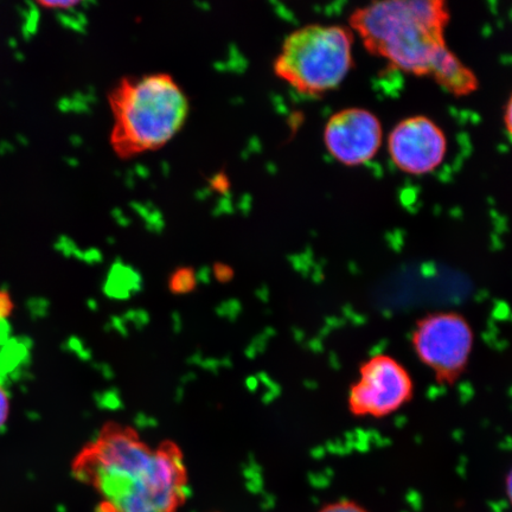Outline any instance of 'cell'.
<instances>
[{
	"label": "cell",
	"mask_w": 512,
	"mask_h": 512,
	"mask_svg": "<svg viewBox=\"0 0 512 512\" xmlns=\"http://www.w3.org/2000/svg\"><path fill=\"white\" fill-rule=\"evenodd\" d=\"M447 5L439 0L374 2L354 11L352 30L369 53L415 76H431L453 95L476 91V75L447 48Z\"/></svg>",
	"instance_id": "cell-1"
},
{
	"label": "cell",
	"mask_w": 512,
	"mask_h": 512,
	"mask_svg": "<svg viewBox=\"0 0 512 512\" xmlns=\"http://www.w3.org/2000/svg\"><path fill=\"white\" fill-rule=\"evenodd\" d=\"M108 102L114 118L111 144L115 155L123 159L168 144L189 113L187 96L168 74L121 79Z\"/></svg>",
	"instance_id": "cell-2"
},
{
	"label": "cell",
	"mask_w": 512,
	"mask_h": 512,
	"mask_svg": "<svg viewBox=\"0 0 512 512\" xmlns=\"http://www.w3.org/2000/svg\"><path fill=\"white\" fill-rule=\"evenodd\" d=\"M172 448L124 465H99L76 458L73 475L98 492V512H178L192 490L187 469L175 464Z\"/></svg>",
	"instance_id": "cell-3"
},
{
	"label": "cell",
	"mask_w": 512,
	"mask_h": 512,
	"mask_svg": "<svg viewBox=\"0 0 512 512\" xmlns=\"http://www.w3.org/2000/svg\"><path fill=\"white\" fill-rule=\"evenodd\" d=\"M354 37L338 25L311 24L284 42L274 64L275 74L297 92L322 95L347 78L354 61Z\"/></svg>",
	"instance_id": "cell-4"
},
{
	"label": "cell",
	"mask_w": 512,
	"mask_h": 512,
	"mask_svg": "<svg viewBox=\"0 0 512 512\" xmlns=\"http://www.w3.org/2000/svg\"><path fill=\"white\" fill-rule=\"evenodd\" d=\"M476 332L462 312H428L414 323L411 347L439 386L453 387L465 375L475 350Z\"/></svg>",
	"instance_id": "cell-5"
},
{
	"label": "cell",
	"mask_w": 512,
	"mask_h": 512,
	"mask_svg": "<svg viewBox=\"0 0 512 512\" xmlns=\"http://www.w3.org/2000/svg\"><path fill=\"white\" fill-rule=\"evenodd\" d=\"M415 383L405 364L389 354L364 360L348 390V409L354 418L382 420L399 412L414 398Z\"/></svg>",
	"instance_id": "cell-6"
},
{
	"label": "cell",
	"mask_w": 512,
	"mask_h": 512,
	"mask_svg": "<svg viewBox=\"0 0 512 512\" xmlns=\"http://www.w3.org/2000/svg\"><path fill=\"white\" fill-rule=\"evenodd\" d=\"M390 159L408 175L431 174L443 164L447 139L438 124L425 115H415L396 124L388 137Z\"/></svg>",
	"instance_id": "cell-7"
},
{
	"label": "cell",
	"mask_w": 512,
	"mask_h": 512,
	"mask_svg": "<svg viewBox=\"0 0 512 512\" xmlns=\"http://www.w3.org/2000/svg\"><path fill=\"white\" fill-rule=\"evenodd\" d=\"M383 128L379 118L364 108H345L332 115L324 130V143L337 162L360 166L379 152Z\"/></svg>",
	"instance_id": "cell-8"
},
{
	"label": "cell",
	"mask_w": 512,
	"mask_h": 512,
	"mask_svg": "<svg viewBox=\"0 0 512 512\" xmlns=\"http://www.w3.org/2000/svg\"><path fill=\"white\" fill-rule=\"evenodd\" d=\"M143 278L133 268L114 265L108 275L104 291L111 299L127 300L143 291Z\"/></svg>",
	"instance_id": "cell-9"
},
{
	"label": "cell",
	"mask_w": 512,
	"mask_h": 512,
	"mask_svg": "<svg viewBox=\"0 0 512 512\" xmlns=\"http://www.w3.org/2000/svg\"><path fill=\"white\" fill-rule=\"evenodd\" d=\"M197 285L195 272L190 268H179L170 278V290L175 294H188Z\"/></svg>",
	"instance_id": "cell-10"
},
{
	"label": "cell",
	"mask_w": 512,
	"mask_h": 512,
	"mask_svg": "<svg viewBox=\"0 0 512 512\" xmlns=\"http://www.w3.org/2000/svg\"><path fill=\"white\" fill-rule=\"evenodd\" d=\"M275 335H277V331H275L272 326H267L260 334L256 335L245 349V356L248 360L253 361L256 357L264 354L268 344H270L271 339L275 337Z\"/></svg>",
	"instance_id": "cell-11"
},
{
	"label": "cell",
	"mask_w": 512,
	"mask_h": 512,
	"mask_svg": "<svg viewBox=\"0 0 512 512\" xmlns=\"http://www.w3.org/2000/svg\"><path fill=\"white\" fill-rule=\"evenodd\" d=\"M243 307L239 299L230 298L216 306L217 316L227 319L229 323H235L242 315Z\"/></svg>",
	"instance_id": "cell-12"
},
{
	"label": "cell",
	"mask_w": 512,
	"mask_h": 512,
	"mask_svg": "<svg viewBox=\"0 0 512 512\" xmlns=\"http://www.w3.org/2000/svg\"><path fill=\"white\" fill-rule=\"evenodd\" d=\"M123 318L125 322L128 324H132L134 329L138 331H142L146 328L147 325L151 322L150 313L144 309H131L127 310Z\"/></svg>",
	"instance_id": "cell-13"
},
{
	"label": "cell",
	"mask_w": 512,
	"mask_h": 512,
	"mask_svg": "<svg viewBox=\"0 0 512 512\" xmlns=\"http://www.w3.org/2000/svg\"><path fill=\"white\" fill-rule=\"evenodd\" d=\"M319 512H369L363 505L350 499H339V501L324 505Z\"/></svg>",
	"instance_id": "cell-14"
},
{
	"label": "cell",
	"mask_w": 512,
	"mask_h": 512,
	"mask_svg": "<svg viewBox=\"0 0 512 512\" xmlns=\"http://www.w3.org/2000/svg\"><path fill=\"white\" fill-rule=\"evenodd\" d=\"M100 406L108 411H120L124 408V402L118 389H111L101 395Z\"/></svg>",
	"instance_id": "cell-15"
},
{
	"label": "cell",
	"mask_w": 512,
	"mask_h": 512,
	"mask_svg": "<svg viewBox=\"0 0 512 512\" xmlns=\"http://www.w3.org/2000/svg\"><path fill=\"white\" fill-rule=\"evenodd\" d=\"M11 412V400L8 390L0 384V430L6 425Z\"/></svg>",
	"instance_id": "cell-16"
},
{
	"label": "cell",
	"mask_w": 512,
	"mask_h": 512,
	"mask_svg": "<svg viewBox=\"0 0 512 512\" xmlns=\"http://www.w3.org/2000/svg\"><path fill=\"white\" fill-rule=\"evenodd\" d=\"M15 310V303L8 291L0 290V320L8 319Z\"/></svg>",
	"instance_id": "cell-17"
},
{
	"label": "cell",
	"mask_w": 512,
	"mask_h": 512,
	"mask_svg": "<svg viewBox=\"0 0 512 512\" xmlns=\"http://www.w3.org/2000/svg\"><path fill=\"white\" fill-rule=\"evenodd\" d=\"M134 427L139 431L150 430V428L158 427V420L155 416L147 415L146 413L139 412L133 418Z\"/></svg>",
	"instance_id": "cell-18"
},
{
	"label": "cell",
	"mask_w": 512,
	"mask_h": 512,
	"mask_svg": "<svg viewBox=\"0 0 512 512\" xmlns=\"http://www.w3.org/2000/svg\"><path fill=\"white\" fill-rule=\"evenodd\" d=\"M256 377H258L260 384L266 387L267 392L280 395L281 387L277 381L272 379L270 374H267L266 371H260V373L256 374Z\"/></svg>",
	"instance_id": "cell-19"
},
{
	"label": "cell",
	"mask_w": 512,
	"mask_h": 512,
	"mask_svg": "<svg viewBox=\"0 0 512 512\" xmlns=\"http://www.w3.org/2000/svg\"><path fill=\"white\" fill-rule=\"evenodd\" d=\"M214 277L221 283H228L234 277V271L227 265H216L213 271Z\"/></svg>",
	"instance_id": "cell-20"
},
{
	"label": "cell",
	"mask_w": 512,
	"mask_h": 512,
	"mask_svg": "<svg viewBox=\"0 0 512 512\" xmlns=\"http://www.w3.org/2000/svg\"><path fill=\"white\" fill-rule=\"evenodd\" d=\"M110 326L115 332H118L120 336L128 337V335H130V330H128V325L123 316L112 317Z\"/></svg>",
	"instance_id": "cell-21"
},
{
	"label": "cell",
	"mask_w": 512,
	"mask_h": 512,
	"mask_svg": "<svg viewBox=\"0 0 512 512\" xmlns=\"http://www.w3.org/2000/svg\"><path fill=\"white\" fill-rule=\"evenodd\" d=\"M203 370L209 371V373L214 375H219L220 369H222L221 361L219 358H206L201 363L200 366Z\"/></svg>",
	"instance_id": "cell-22"
},
{
	"label": "cell",
	"mask_w": 512,
	"mask_h": 512,
	"mask_svg": "<svg viewBox=\"0 0 512 512\" xmlns=\"http://www.w3.org/2000/svg\"><path fill=\"white\" fill-rule=\"evenodd\" d=\"M37 4L42 6V8L48 9V10H69L70 8H74V6L78 5L79 3H75V2H40Z\"/></svg>",
	"instance_id": "cell-23"
},
{
	"label": "cell",
	"mask_w": 512,
	"mask_h": 512,
	"mask_svg": "<svg viewBox=\"0 0 512 512\" xmlns=\"http://www.w3.org/2000/svg\"><path fill=\"white\" fill-rule=\"evenodd\" d=\"M171 329L174 331V334L179 335L183 331V317L181 312L172 311L171 312Z\"/></svg>",
	"instance_id": "cell-24"
},
{
	"label": "cell",
	"mask_w": 512,
	"mask_h": 512,
	"mask_svg": "<svg viewBox=\"0 0 512 512\" xmlns=\"http://www.w3.org/2000/svg\"><path fill=\"white\" fill-rule=\"evenodd\" d=\"M504 125L507 128V132L512 137V94L507 102V106H505L504 110Z\"/></svg>",
	"instance_id": "cell-25"
},
{
	"label": "cell",
	"mask_w": 512,
	"mask_h": 512,
	"mask_svg": "<svg viewBox=\"0 0 512 512\" xmlns=\"http://www.w3.org/2000/svg\"><path fill=\"white\" fill-rule=\"evenodd\" d=\"M195 275L197 284L209 285L213 272H211L210 268L204 267L200 271L195 272Z\"/></svg>",
	"instance_id": "cell-26"
},
{
	"label": "cell",
	"mask_w": 512,
	"mask_h": 512,
	"mask_svg": "<svg viewBox=\"0 0 512 512\" xmlns=\"http://www.w3.org/2000/svg\"><path fill=\"white\" fill-rule=\"evenodd\" d=\"M255 297L258 298L260 302L267 304L271 299L270 288L266 285L259 287L258 290L255 291Z\"/></svg>",
	"instance_id": "cell-27"
},
{
	"label": "cell",
	"mask_w": 512,
	"mask_h": 512,
	"mask_svg": "<svg viewBox=\"0 0 512 512\" xmlns=\"http://www.w3.org/2000/svg\"><path fill=\"white\" fill-rule=\"evenodd\" d=\"M245 386L249 393H256L259 390L260 382L256 375L248 376L245 380Z\"/></svg>",
	"instance_id": "cell-28"
},
{
	"label": "cell",
	"mask_w": 512,
	"mask_h": 512,
	"mask_svg": "<svg viewBox=\"0 0 512 512\" xmlns=\"http://www.w3.org/2000/svg\"><path fill=\"white\" fill-rule=\"evenodd\" d=\"M505 495H507L510 504L512 505V466L504 480Z\"/></svg>",
	"instance_id": "cell-29"
},
{
	"label": "cell",
	"mask_w": 512,
	"mask_h": 512,
	"mask_svg": "<svg viewBox=\"0 0 512 512\" xmlns=\"http://www.w3.org/2000/svg\"><path fill=\"white\" fill-rule=\"evenodd\" d=\"M203 360H204V356H203L202 352L196 351V352H194V354H192L188 358V364H190V366L200 367Z\"/></svg>",
	"instance_id": "cell-30"
},
{
	"label": "cell",
	"mask_w": 512,
	"mask_h": 512,
	"mask_svg": "<svg viewBox=\"0 0 512 512\" xmlns=\"http://www.w3.org/2000/svg\"><path fill=\"white\" fill-rule=\"evenodd\" d=\"M195 380H197V375L196 373H194V371H188V373H185L182 377H181V384L182 386L184 387L185 384H188L190 382H194Z\"/></svg>",
	"instance_id": "cell-31"
},
{
	"label": "cell",
	"mask_w": 512,
	"mask_h": 512,
	"mask_svg": "<svg viewBox=\"0 0 512 512\" xmlns=\"http://www.w3.org/2000/svg\"><path fill=\"white\" fill-rule=\"evenodd\" d=\"M221 366L224 369H232L233 368V360L230 356H224L220 358Z\"/></svg>",
	"instance_id": "cell-32"
},
{
	"label": "cell",
	"mask_w": 512,
	"mask_h": 512,
	"mask_svg": "<svg viewBox=\"0 0 512 512\" xmlns=\"http://www.w3.org/2000/svg\"><path fill=\"white\" fill-rule=\"evenodd\" d=\"M184 396H185V389H184V387L183 386L178 387L176 389V393H175V401L177 403L183 402Z\"/></svg>",
	"instance_id": "cell-33"
}]
</instances>
